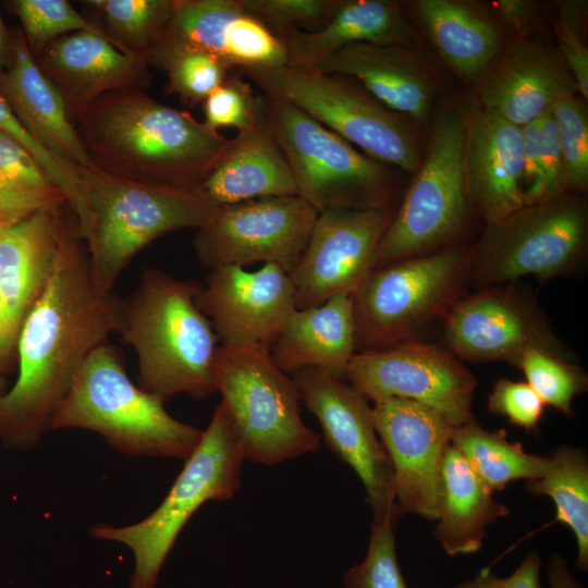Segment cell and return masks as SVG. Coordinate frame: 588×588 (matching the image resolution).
<instances>
[{
    "mask_svg": "<svg viewBox=\"0 0 588 588\" xmlns=\"http://www.w3.org/2000/svg\"><path fill=\"white\" fill-rule=\"evenodd\" d=\"M588 243L586 203L575 194L524 205L486 223L469 246V284L478 289L567 277L583 266Z\"/></svg>",
    "mask_w": 588,
    "mask_h": 588,
    "instance_id": "9c48e42d",
    "label": "cell"
},
{
    "mask_svg": "<svg viewBox=\"0 0 588 588\" xmlns=\"http://www.w3.org/2000/svg\"><path fill=\"white\" fill-rule=\"evenodd\" d=\"M281 40L286 49L287 65L316 69L348 45L411 46L414 33L397 1L339 0L321 28L311 33H291Z\"/></svg>",
    "mask_w": 588,
    "mask_h": 588,
    "instance_id": "f1b7e54d",
    "label": "cell"
},
{
    "mask_svg": "<svg viewBox=\"0 0 588 588\" xmlns=\"http://www.w3.org/2000/svg\"><path fill=\"white\" fill-rule=\"evenodd\" d=\"M586 100L565 96L552 108L564 161L567 192L583 193L588 184V115Z\"/></svg>",
    "mask_w": 588,
    "mask_h": 588,
    "instance_id": "f35d334b",
    "label": "cell"
},
{
    "mask_svg": "<svg viewBox=\"0 0 588 588\" xmlns=\"http://www.w3.org/2000/svg\"><path fill=\"white\" fill-rule=\"evenodd\" d=\"M468 117L452 108L434 122L427 150L376 254L375 268L449 246L471 201L465 174Z\"/></svg>",
    "mask_w": 588,
    "mask_h": 588,
    "instance_id": "8fae6325",
    "label": "cell"
},
{
    "mask_svg": "<svg viewBox=\"0 0 588 588\" xmlns=\"http://www.w3.org/2000/svg\"><path fill=\"white\" fill-rule=\"evenodd\" d=\"M240 3L282 39L291 33H311L321 28L339 0H240Z\"/></svg>",
    "mask_w": 588,
    "mask_h": 588,
    "instance_id": "b9f144b4",
    "label": "cell"
},
{
    "mask_svg": "<svg viewBox=\"0 0 588 588\" xmlns=\"http://www.w3.org/2000/svg\"><path fill=\"white\" fill-rule=\"evenodd\" d=\"M163 403L132 382L117 348L106 342L82 364L50 430H91L118 452L185 462L204 431L172 417Z\"/></svg>",
    "mask_w": 588,
    "mask_h": 588,
    "instance_id": "277c9868",
    "label": "cell"
},
{
    "mask_svg": "<svg viewBox=\"0 0 588 588\" xmlns=\"http://www.w3.org/2000/svg\"><path fill=\"white\" fill-rule=\"evenodd\" d=\"M451 444L492 492L514 480L538 479L548 465V455L527 453L519 442L507 439L506 431L487 430L474 417L453 428Z\"/></svg>",
    "mask_w": 588,
    "mask_h": 588,
    "instance_id": "d6a6232c",
    "label": "cell"
},
{
    "mask_svg": "<svg viewBox=\"0 0 588 588\" xmlns=\"http://www.w3.org/2000/svg\"><path fill=\"white\" fill-rule=\"evenodd\" d=\"M0 131L21 144L51 176H58L63 171L64 163L23 127L1 96Z\"/></svg>",
    "mask_w": 588,
    "mask_h": 588,
    "instance_id": "7dc6e473",
    "label": "cell"
},
{
    "mask_svg": "<svg viewBox=\"0 0 588 588\" xmlns=\"http://www.w3.org/2000/svg\"><path fill=\"white\" fill-rule=\"evenodd\" d=\"M535 497L551 498L556 520L566 525L576 539L575 567L588 571V457L577 446L559 445L548 454L544 474L526 482Z\"/></svg>",
    "mask_w": 588,
    "mask_h": 588,
    "instance_id": "1f68e13d",
    "label": "cell"
},
{
    "mask_svg": "<svg viewBox=\"0 0 588 588\" xmlns=\"http://www.w3.org/2000/svg\"><path fill=\"white\" fill-rule=\"evenodd\" d=\"M95 169L158 188L194 192L230 139L188 111L166 106L142 89L109 91L76 124Z\"/></svg>",
    "mask_w": 588,
    "mask_h": 588,
    "instance_id": "7a4b0ae2",
    "label": "cell"
},
{
    "mask_svg": "<svg viewBox=\"0 0 588 588\" xmlns=\"http://www.w3.org/2000/svg\"><path fill=\"white\" fill-rule=\"evenodd\" d=\"M397 519L372 523L367 553L343 576L345 588H407L395 547Z\"/></svg>",
    "mask_w": 588,
    "mask_h": 588,
    "instance_id": "ab89813d",
    "label": "cell"
},
{
    "mask_svg": "<svg viewBox=\"0 0 588 588\" xmlns=\"http://www.w3.org/2000/svg\"><path fill=\"white\" fill-rule=\"evenodd\" d=\"M499 14L516 32L523 33L532 17V3L525 0H500L494 3Z\"/></svg>",
    "mask_w": 588,
    "mask_h": 588,
    "instance_id": "c3c4849f",
    "label": "cell"
},
{
    "mask_svg": "<svg viewBox=\"0 0 588 588\" xmlns=\"http://www.w3.org/2000/svg\"><path fill=\"white\" fill-rule=\"evenodd\" d=\"M68 204L63 192L38 161L0 131V224Z\"/></svg>",
    "mask_w": 588,
    "mask_h": 588,
    "instance_id": "836d02e7",
    "label": "cell"
},
{
    "mask_svg": "<svg viewBox=\"0 0 588 588\" xmlns=\"http://www.w3.org/2000/svg\"><path fill=\"white\" fill-rule=\"evenodd\" d=\"M244 461L220 402L196 450L152 513L131 525L99 523L90 529L93 537L119 542L133 552L135 565L128 588L156 587L168 554L193 514L208 501L232 499L240 489Z\"/></svg>",
    "mask_w": 588,
    "mask_h": 588,
    "instance_id": "52a82bcc",
    "label": "cell"
},
{
    "mask_svg": "<svg viewBox=\"0 0 588 588\" xmlns=\"http://www.w3.org/2000/svg\"><path fill=\"white\" fill-rule=\"evenodd\" d=\"M345 379L372 403L399 397L429 406L454 427L473 418L477 379L446 347L407 339L352 357Z\"/></svg>",
    "mask_w": 588,
    "mask_h": 588,
    "instance_id": "4fadbf2b",
    "label": "cell"
},
{
    "mask_svg": "<svg viewBox=\"0 0 588 588\" xmlns=\"http://www.w3.org/2000/svg\"><path fill=\"white\" fill-rule=\"evenodd\" d=\"M371 411L391 461L399 510L436 520L440 465L454 426L436 409L406 399L375 402Z\"/></svg>",
    "mask_w": 588,
    "mask_h": 588,
    "instance_id": "ffe728a7",
    "label": "cell"
},
{
    "mask_svg": "<svg viewBox=\"0 0 588 588\" xmlns=\"http://www.w3.org/2000/svg\"><path fill=\"white\" fill-rule=\"evenodd\" d=\"M267 98L275 136L299 197L319 212L391 208L396 187L392 167L360 152L292 103Z\"/></svg>",
    "mask_w": 588,
    "mask_h": 588,
    "instance_id": "7c38bea8",
    "label": "cell"
},
{
    "mask_svg": "<svg viewBox=\"0 0 588 588\" xmlns=\"http://www.w3.org/2000/svg\"><path fill=\"white\" fill-rule=\"evenodd\" d=\"M544 407L543 401L526 381L509 378L495 380L487 399L489 412L529 432L538 429Z\"/></svg>",
    "mask_w": 588,
    "mask_h": 588,
    "instance_id": "ee69618b",
    "label": "cell"
},
{
    "mask_svg": "<svg viewBox=\"0 0 588 588\" xmlns=\"http://www.w3.org/2000/svg\"><path fill=\"white\" fill-rule=\"evenodd\" d=\"M465 174L471 206L486 223L523 207L522 128L486 109L468 117Z\"/></svg>",
    "mask_w": 588,
    "mask_h": 588,
    "instance_id": "603a6c76",
    "label": "cell"
},
{
    "mask_svg": "<svg viewBox=\"0 0 588 588\" xmlns=\"http://www.w3.org/2000/svg\"><path fill=\"white\" fill-rule=\"evenodd\" d=\"M265 100L264 93H255L253 84L233 70L204 100L203 123L215 132L220 127L243 132L256 122Z\"/></svg>",
    "mask_w": 588,
    "mask_h": 588,
    "instance_id": "60d3db41",
    "label": "cell"
},
{
    "mask_svg": "<svg viewBox=\"0 0 588 588\" xmlns=\"http://www.w3.org/2000/svg\"><path fill=\"white\" fill-rule=\"evenodd\" d=\"M77 219L68 204L0 224V373L16 368L21 328L45 290Z\"/></svg>",
    "mask_w": 588,
    "mask_h": 588,
    "instance_id": "ac0fdd59",
    "label": "cell"
},
{
    "mask_svg": "<svg viewBox=\"0 0 588 588\" xmlns=\"http://www.w3.org/2000/svg\"><path fill=\"white\" fill-rule=\"evenodd\" d=\"M469 247L451 245L370 271L353 295L359 351L413 339L443 319L469 284Z\"/></svg>",
    "mask_w": 588,
    "mask_h": 588,
    "instance_id": "30bf717a",
    "label": "cell"
},
{
    "mask_svg": "<svg viewBox=\"0 0 588 588\" xmlns=\"http://www.w3.org/2000/svg\"><path fill=\"white\" fill-rule=\"evenodd\" d=\"M10 62V37L0 10V75L5 71Z\"/></svg>",
    "mask_w": 588,
    "mask_h": 588,
    "instance_id": "f907efd6",
    "label": "cell"
},
{
    "mask_svg": "<svg viewBox=\"0 0 588 588\" xmlns=\"http://www.w3.org/2000/svg\"><path fill=\"white\" fill-rule=\"evenodd\" d=\"M212 378L245 460L271 466L319 449L318 434L302 419L296 384L269 347L220 344Z\"/></svg>",
    "mask_w": 588,
    "mask_h": 588,
    "instance_id": "8992f818",
    "label": "cell"
},
{
    "mask_svg": "<svg viewBox=\"0 0 588 588\" xmlns=\"http://www.w3.org/2000/svg\"><path fill=\"white\" fill-rule=\"evenodd\" d=\"M8 3L21 22L22 33L35 59L49 42L63 35L82 30L107 35L66 0H13Z\"/></svg>",
    "mask_w": 588,
    "mask_h": 588,
    "instance_id": "74e56055",
    "label": "cell"
},
{
    "mask_svg": "<svg viewBox=\"0 0 588 588\" xmlns=\"http://www.w3.org/2000/svg\"><path fill=\"white\" fill-rule=\"evenodd\" d=\"M8 389H9V387H8L7 378H5V376L0 373V400L3 396V394L7 392Z\"/></svg>",
    "mask_w": 588,
    "mask_h": 588,
    "instance_id": "816d5d0a",
    "label": "cell"
},
{
    "mask_svg": "<svg viewBox=\"0 0 588 588\" xmlns=\"http://www.w3.org/2000/svg\"><path fill=\"white\" fill-rule=\"evenodd\" d=\"M201 286L149 268L121 301L119 333L136 352L138 387L163 402L179 393L201 400L216 392L219 339L196 303Z\"/></svg>",
    "mask_w": 588,
    "mask_h": 588,
    "instance_id": "3957f363",
    "label": "cell"
},
{
    "mask_svg": "<svg viewBox=\"0 0 588 588\" xmlns=\"http://www.w3.org/2000/svg\"><path fill=\"white\" fill-rule=\"evenodd\" d=\"M392 208L326 209L318 213L307 245L289 273L296 309L353 296L375 267Z\"/></svg>",
    "mask_w": 588,
    "mask_h": 588,
    "instance_id": "e0dca14e",
    "label": "cell"
},
{
    "mask_svg": "<svg viewBox=\"0 0 588 588\" xmlns=\"http://www.w3.org/2000/svg\"><path fill=\"white\" fill-rule=\"evenodd\" d=\"M150 65L166 72V93L176 95L188 108L203 103L233 71L215 57L192 49L174 51Z\"/></svg>",
    "mask_w": 588,
    "mask_h": 588,
    "instance_id": "8d00e7d4",
    "label": "cell"
},
{
    "mask_svg": "<svg viewBox=\"0 0 588 588\" xmlns=\"http://www.w3.org/2000/svg\"><path fill=\"white\" fill-rule=\"evenodd\" d=\"M299 401L316 416L326 445L358 476L373 522L400 519L390 457L375 428L365 396L346 379L308 368L291 376Z\"/></svg>",
    "mask_w": 588,
    "mask_h": 588,
    "instance_id": "2e32d148",
    "label": "cell"
},
{
    "mask_svg": "<svg viewBox=\"0 0 588 588\" xmlns=\"http://www.w3.org/2000/svg\"><path fill=\"white\" fill-rule=\"evenodd\" d=\"M577 84L559 51L529 40L513 44L480 88L482 109L522 127L541 118Z\"/></svg>",
    "mask_w": 588,
    "mask_h": 588,
    "instance_id": "cb8c5ba5",
    "label": "cell"
},
{
    "mask_svg": "<svg viewBox=\"0 0 588 588\" xmlns=\"http://www.w3.org/2000/svg\"><path fill=\"white\" fill-rule=\"evenodd\" d=\"M234 71L265 95L292 103L378 162L417 171L421 156L408 119L387 108L355 79L291 65Z\"/></svg>",
    "mask_w": 588,
    "mask_h": 588,
    "instance_id": "ba28073f",
    "label": "cell"
},
{
    "mask_svg": "<svg viewBox=\"0 0 588 588\" xmlns=\"http://www.w3.org/2000/svg\"><path fill=\"white\" fill-rule=\"evenodd\" d=\"M57 87L70 121L76 124L100 96L150 85L147 60L118 49L108 35L75 32L49 42L36 59Z\"/></svg>",
    "mask_w": 588,
    "mask_h": 588,
    "instance_id": "7402d4cb",
    "label": "cell"
},
{
    "mask_svg": "<svg viewBox=\"0 0 588 588\" xmlns=\"http://www.w3.org/2000/svg\"><path fill=\"white\" fill-rule=\"evenodd\" d=\"M586 1L556 3L555 34L559 52L573 75L580 96L588 97V49L585 44Z\"/></svg>",
    "mask_w": 588,
    "mask_h": 588,
    "instance_id": "7bdbcfd3",
    "label": "cell"
},
{
    "mask_svg": "<svg viewBox=\"0 0 588 588\" xmlns=\"http://www.w3.org/2000/svg\"><path fill=\"white\" fill-rule=\"evenodd\" d=\"M356 352L353 296L348 295L294 309L270 346L274 364L289 376L316 368L345 379Z\"/></svg>",
    "mask_w": 588,
    "mask_h": 588,
    "instance_id": "83f0119b",
    "label": "cell"
},
{
    "mask_svg": "<svg viewBox=\"0 0 588 588\" xmlns=\"http://www.w3.org/2000/svg\"><path fill=\"white\" fill-rule=\"evenodd\" d=\"M319 211L302 197L257 198L218 207L193 245L209 269L275 264L290 273L309 240Z\"/></svg>",
    "mask_w": 588,
    "mask_h": 588,
    "instance_id": "9a60e30c",
    "label": "cell"
},
{
    "mask_svg": "<svg viewBox=\"0 0 588 588\" xmlns=\"http://www.w3.org/2000/svg\"><path fill=\"white\" fill-rule=\"evenodd\" d=\"M409 48L352 44L331 54L315 70L351 77L390 110L424 121L432 103L433 85Z\"/></svg>",
    "mask_w": 588,
    "mask_h": 588,
    "instance_id": "4316f807",
    "label": "cell"
},
{
    "mask_svg": "<svg viewBox=\"0 0 588 588\" xmlns=\"http://www.w3.org/2000/svg\"><path fill=\"white\" fill-rule=\"evenodd\" d=\"M121 299L93 281L76 222L16 344L17 377L0 400V443L35 448L89 353L121 328Z\"/></svg>",
    "mask_w": 588,
    "mask_h": 588,
    "instance_id": "6da1fadb",
    "label": "cell"
},
{
    "mask_svg": "<svg viewBox=\"0 0 588 588\" xmlns=\"http://www.w3.org/2000/svg\"><path fill=\"white\" fill-rule=\"evenodd\" d=\"M194 193L217 208L257 198L297 195L275 136L267 96L256 122L230 139L221 159Z\"/></svg>",
    "mask_w": 588,
    "mask_h": 588,
    "instance_id": "d4e9b609",
    "label": "cell"
},
{
    "mask_svg": "<svg viewBox=\"0 0 588 588\" xmlns=\"http://www.w3.org/2000/svg\"><path fill=\"white\" fill-rule=\"evenodd\" d=\"M442 320L446 348L458 359L517 367L527 350L540 348L574 360L536 296L516 282L461 296Z\"/></svg>",
    "mask_w": 588,
    "mask_h": 588,
    "instance_id": "5bb4252c",
    "label": "cell"
},
{
    "mask_svg": "<svg viewBox=\"0 0 588 588\" xmlns=\"http://www.w3.org/2000/svg\"><path fill=\"white\" fill-rule=\"evenodd\" d=\"M415 8L439 53L464 81L476 79L500 53V32L470 5L454 0H419Z\"/></svg>",
    "mask_w": 588,
    "mask_h": 588,
    "instance_id": "4dcf8cb0",
    "label": "cell"
},
{
    "mask_svg": "<svg viewBox=\"0 0 588 588\" xmlns=\"http://www.w3.org/2000/svg\"><path fill=\"white\" fill-rule=\"evenodd\" d=\"M173 2L174 0L84 1L101 14L106 25L103 32L118 49L147 62L154 42L171 16Z\"/></svg>",
    "mask_w": 588,
    "mask_h": 588,
    "instance_id": "e575fe53",
    "label": "cell"
},
{
    "mask_svg": "<svg viewBox=\"0 0 588 588\" xmlns=\"http://www.w3.org/2000/svg\"><path fill=\"white\" fill-rule=\"evenodd\" d=\"M185 49L206 52L230 70L287 65L283 41L240 0H174L148 63Z\"/></svg>",
    "mask_w": 588,
    "mask_h": 588,
    "instance_id": "d6986e66",
    "label": "cell"
},
{
    "mask_svg": "<svg viewBox=\"0 0 588 588\" xmlns=\"http://www.w3.org/2000/svg\"><path fill=\"white\" fill-rule=\"evenodd\" d=\"M517 368L546 405L566 416L573 415V401L588 388L587 375L580 366L544 350H527Z\"/></svg>",
    "mask_w": 588,
    "mask_h": 588,
    "instance_id": "d590c367",
    "label": "cell"
},
{
    "mask_svg": "<svg viewBox=\"0 0 588 588\" xmlns=\"http://www.w3.org/2000/svg\"><path fill=\"white\" fill-rule=\"evenodd\" d=\"M541 183L535 204L551 200L567 192L564 161L552 109L539 119Z\"/></svg>",
    "mask_w": 588,
    "mask_h": 588,
    "instance_id": "f6af8a7d",
    "label": "cell"
},
{
    "mask_svg": "<svg viewBox=\"0 0 588 588\" xmlns=\"http://www.w3.org/2000/svg\"><path fill=\"white\" fill-rule=\"evenodd\" d=\"M542 560L537 552H529L507 577L494 575L489 567L474 578L460 583L456 588H546L540 581Z\"/></svg>",
    "mask_w": 588,
    "mask_h": 588,
    "instance_id": "bcb514c9",
    "label": "cell"
},
{
    "mask_svg": "<svg viewBox=\"0 0 588 588\" xmlns=\"http://www.w3.org/2000/svg\"><path fill=\"white\" fill-rule=\"evenodd\" d=\"M450 443L443 454L438 481L434 538L451 556L479 551L487 528L509 515L506 505Z\"/></svg>",
    "mask_w": 588,
    "mask_h": 588,
    "instance_id": "f546056e",
    "label": "cell"
},
{
    "mask_svg": "<svg viewBox=\"0 0 588 588\" xmlns=\"http://www.w3.org/2000/svg\"><path fill=\"white\" fill-rule=\"evenodd\" d=\"M196 303L221 344L255 343L269 348L296 309L290 274L275 264H264L255 271L212 268Z\"/></svg>",
    "mask_w": 588,
    "mask_h": 588,
    "instance_id": "44dd1931",
    "label": "cell"
},
{
    "mask_svg": "<svg viewBox=\"0 0 588 588\" xmlns=\"http://www.w3.org/2000/svg\"><path fill=\"white\" fill-rule=\"evenodd\" d=\"M9 37L10 62L0 75V96L23 127L52 155L89 167L62 96L38 66L22 30H9Z\"/></svg>",
    "mask_w": 588,
    "mask_h": 588,
    "instance_id": "484cf974",
    "label": "cell"
},
{
    "mask_svg": "<svg viewBox=\"0 0 588 588\" xmlns=\"http://www.w3.org/2000/svg\"><path fill=\"white\" fill-rule=\"evenodd\" d=\"M87 207L82 235L93 281L112 289L133 257L156 238L186 228L200 229L213 207L194 192L146 186L78 166Z\"/></svg>",
    "mask_w": 588,
    "mask_h": 588,
    "instance_id": "5b68a950",
    "label": "cell"
},
{
    "mask_svg": "<svg viewBox=\"0 0 588 588\" xmlns=\"http://www.w3.org/2000/svg\"><path fill=\"white\" fill-rule=\"evenodd\" d=\"M546 572L550 588H585L572 575L566 560L561 555L555 554L550 558Z\"/></svg>",
    "mask_w": 588,
    "mask_h": 588,
    "instance_id": "681fc988",
    "label": "cell"
}]
</instances>
